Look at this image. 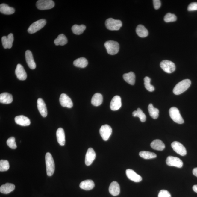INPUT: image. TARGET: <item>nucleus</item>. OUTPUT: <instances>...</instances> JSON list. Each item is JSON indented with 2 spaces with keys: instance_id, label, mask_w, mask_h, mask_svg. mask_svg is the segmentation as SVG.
I'll list each match as a JSON object with an SVG mask.
<instances>
[{
  "instance_id": "nucleus-26",
  "label": "nucleus",
  "mask_w": 197,
  "mask_h": 197,
  "mask_svg": "<svg viewBox=\"0 0 197 197\" xmlns=\"http://www.w3.org/2000/svg\"><path fill=\"white\" fill-rule=\"evenodd\" d=\"M94 187V183L91 180H84L82 181L80 184V188L85 190H91L93 189Z\"/></svg>"
},
{
  "instance_id": "nucleus-43",
  "label": "nucleus",
  "mask_w": 197,
  "mask_h": 197,
  "mask_svg": "<svg viewBox=\"0 0 197 197\" xmlns=\"http://www.w3.org/2000/svg\"><path fill=\"white\" fill-rule=\"evenodd\" d=\"M1 41H2V45L4 49H7L8 48V44L7 42V37L3 36L1 38Z\"/></svg>"
},
{
  "instance_id": "nucleus-30",
  "label": "nucleus",
  "mask_w": 197,
  "mask_h": 197,
  "mask_svg": "<svg viewBox=\"0 0 197 197\" xmlns=\"http://www.w3.org/2000/svg\"><path fill=\"white\" fill-rule=\"evenodd\" d=\"M87 60L84 57L78 58L73 62V65L77 67L84 68L87 66Z\"/></svg>"
},
{
  "instance_id": "nucleus-37",
  "label": "nucleus",
  "mask_w": 197,
  "mask_h": 197,
  "mask_svg": "<svg viewBox=\"0 0 197 197\" xmlns=\"http://www.w3.org/2000/svg\"><path fill=\"white\" fill-rule=\"evenodd\" d=\"M10 168L9 161L6 160H1L0 161V171H7Z\"/></svg>"
},
{
  "instance_id": "nucleus-31",
  "label": "nucleus",
  "mask_w": 197,
  "mask_h": 197,
  "mask_svg": "<svg viewBox=\"0 0 197 197\" xmlns=\"http://www.w3.org/2000/svg\"><path fill=\"white\" fill-rule=\"evenodd\" d=\"M68 43V40L64 34H60L57 38L54 40V43L57 46H63L66 45Z\"/></svg>"
},
{
  "instance_id": "nucleus-20",
  "label": "nucleus",
  "mask_w": 197,
  "mask_h": 197,
  "mask_svg": "<svg viewBox=\"0 0 197 197\" xmlns=\"http://www.w3.org/2000/svg\"><path fill=\"white\" fill-rule=\"evenodd\" d=\"M56 136L59 144L61 146H64L66 143V138L64 130L63 128H58L56 132Z\"/></svg>"
},
{
  "instance_id": "nucleus-42",
  "label": "nucleus",
  "mask_w": 197,
  "mask_h": 197,
  "mask_svg": "<svg viewBox=\"0 0 197 197\" xmlns=\"http://www.w3.org/2000/svg\"><path fill=\"white\" fill-rule=\"evenodd\" d=\"M187 10L190 11L197 10V2L191 3L189 5Z\"/></svg>"
},
{
  "instance_id": "nucleus-12",
  "label": "nucleus",
  "mask_w": 197,
  "mask_h": 197,
  "mask_svg": "<svg viewBox=\"0 0 197 197\" xmlns=\"http://www.w3.org/2000/svg\"><path fill=\"white\" fill-rule=\"evenodd\" d=\"M60 102L61 106L63 107L68 108L72 107L73 104L72 101L67 95L62 93L60 97Z\"/></svg>"
},
{
  "instance_id": "nucleus-28",
  "label": "nucleus",
  "mask_w": 197,
  "mask_h": 197,
  "mask_svg": "<svg viewBox=\"0 0 197 197\" xmlns=\"http://www.w3.org/2000/svg\"><path fill=\"white\" fill-rule=\"evenodd\" d=\"M123 78L125 81L131 85H134L136 81V76L134 73L131 72L123 75Z\"/></svg>"
},
{
  "instance_id": "nucleus-25",
  "label": "nucleus",
  "mask_w": 197,
  "mask_h": 197,
  "mask_svg": "<svg viewBox=\"0 0 197 197\" xmlns=\"http://www.w3.org/2000/svg\"><path fill=\"white\" fill-rule=\"evenodd\" d=\"M0 11L3 14L11 15L14 14L15 10L14 8L10 7L7 4L2 3L0 5Z\"/></svg>"
},
{
  "instance_id": "nucleus-5",
  "label": "nucleus",
  "mask_w": 197,
  "mask_h": 197,
  "mask_svg": "<svg viewBox=\"0 0 197 197\" xmlns=\"http://www.w3.org/2000/svg\"><path fill=\"white\" fill-rule=\"evenodd\" d=\"M46 21L45 19H41L35 22L30 26L28 31L30 34H33L42 29L46 25Z\"/></svg>"
},
{
  "instance_id": "nucleus-18",
  "label": "nucleus",
  "mask_w": 197,
  "mask_h": 197,
  "mask_svg": "<svg viewBox=\"0 0 197 197\" xmlns=\"http://www.w3.org/2000/svg\"><path fill=\"white\" fill-rule=\"evenodd\" d=\"M25 58L27 63L29 67L31 69L36 68V65L33 58L32 53L29 50H27L25 52Z\"/></svg>"
},
{
  "instance_id": "nucleus-11",
  "label": "nucleus",
  "mask_w": 197,
  "mask_h": 197,
  "mask_svg": "<svg viewBox=\"0 0 197 197\" xmlns=\"http://www.w3.org/2000/svg\"><path fill=\"white\" fill-rule=\"evenodd\" d=\"M171 147L174 151L181 156H184L187 154L186 148L184 145L178 142H173L171 144Z\"/></svg>"
},
{
  "instance_id": "nucleus-14",
  "label": "nucleus",
  "mask_w": 197,
  "mask_h": 197,
  "mask_svg": "<svg viewBox=\"0 0 197 197\" xmlns=\"http://www.w3.org/2000/svg\"><path fill=\"white\" fill-rule=\"evenodd\" d=\"M15 73L18 79L21 81H25L26 79V73L24 68L20 64H18L15 71Z\"/></svg>"
},
{
  "instance_id": "nucleus-46",
  "label": "nucleus",
  "mask_w": 197,
  "mask_h": 197,
  "mask_svg": "<svg viewBox=\"0 0 197 197\" xmlns=\"http://www.w3.org/2000/svg\"><path fill=\"white\" fill-rule=\"evenodd\" d=\"M193 191L195 192V193H197V185H195L193 186Z\"/></svg>"
},
{
  "instance_id": "nucleus-8",
  "label": "nucleus",
  "mask_w": 197,
  "mask_h": 197,
  "mask_svg": "<svg viewBox=\"0 0 197 197\" xmlns=\"http://www.w3.org/2000/svg\"><path fill=\"white\" fill-rule=\"evenodd\" d=\"M160 66L165 72L171 73L174 72L176 66L174 63L168 60H164L160 63Z\"/></svg>"
},
{
  "instance_id": "nucleus-13",
  "label": "nucleus",
  "mask_w": 197,
  "mask_h": 197,
  "mask_svg": "<svg viewBox=\"0 0 197 197\" xmlns=\"http://www.w3.org/2000/svg\"><path fill=\"white\" fill-rule=\"evenodd\" d=\"M96 158V153L92 148H88L86 154V158H85V163L87 166H90Z\"/></svg>"
},
{
  "instance_id": "nucleus-9",
  "label": "nucleus",
  "mask_w": 197,
  "mask_h": 197,
  "mask_svg": "<svg viewBox=\"0 0 197 197\" xmlns=\"http://www.w3.org/2000/svg\"><path fill=\"white\" fill-rule=\"evenodd\" d=\"M99 132L103 140L107 141L109 139L112 133V129L109 125H105L101 126Z\"/></svg>"
},
{
  "instance_id": "nucleus-7",
  "label": "nucleus",
  "mask_w": 197,
  "mask_h": 197,
  "mask_svg": "<svg viewBox=\"0 0 197 197\" xmlns=\"http://www.w3.org/2000/svg\"><path fill=\"white\" fill-rule=\"evenodd\" d=\"M54 6V3L52 0H39L36 3L37 7L40 10L51 9Z\"/></svg>"
},
{
  "instance_id": "nucleus-39",
  "label": "nucleus",
  "mask_w": 197,
  "mask_h": 197,
  "mask_svg": "<svg viewBox=\"0 0 197 197\" xmlns=\"http://www.w3.org/2000/svg\"><path fill=\"white\" fill-rule=\"evenodd\" d=\"M7 144L12 149H16L17 148L14 137H12L9 138L7 141Z\"/></svg>"
},
{
  "instance_id": "nucleus-10",
  "label": "nucleus",
  "mask_w": 197,
  "mask_h": 197,
  "mask_svg": "<svg viewBox=\"0 0 197 197\" xmlns=\"http://www.w3.org/2000/svg\"><path fill=\"white\" fill-rule=\"evenodd\" d=\"M167 165L169 166L181 168L183 166V162L179 158L172 156H168L166 158Z\"/></svg>"
},
{
  "instance_id": "nucleus-40",
  "label": "nucleus",
  "mask_w": 197,
  "mask_h": 197,
  "mask_svg": "<svg viewBox=\"0 0 197 197\" xmlns=\"http://www.w3.org/2000/svg\"><path fill=\"white\" fill-rule=\"evenodd\" d=\"M8 48L10 49L13 46V41H14V36L12 33H10L7 37Z\"/></svg>"
},
{
  "instance_id": "nucleus-6",
  "label": "nucleus",
  "mask_w": 197,
  "mask_h": 197,
  "mask_svg": "<svg viewBox=\"0 0 197 197\" xmlns=\"http://www.w3.org/2000/svg\"><path fill=\"white\" fill-rule=\"evenodd\" d=\"M170 116L171 119L178 124H183L184 121L180 114V111L178 108L176 107H172L169 110Z\"/></svg>"
},
{
  "instance_id": "nucleus-15",
  "label": "nucleus",
  "mask_w": 197,
  "mask_h": 197,
  "mask_svg": "<svg viewBox=\"0 0 197 197\" xmlns=\"http://www.w3.org/2000/svg\"><path fill=\"white\" fill-rule=\"evenodd\" d=\"M122 106L121 99L119 96H115L112 99L110 107L113 111H116L120 109Z\"/></svg>"
},
{
  "instance_id": "nucleus-17",
  "label": "nucleus",
  "mask_w": 197,
  "mask_h": 197,
  "mask_svg": "<svg viewBox=\"0 0 197 197\" xmlns=\"http://www.w3.org/2000/svg\"><path fill=\"white\" fill-rule=\"evenodd\" d=\"M37 108L39 112L43 117L47 116L48 112L46 105L44 100L41 98H38L37 101Z\"/></svg>"
},
{
  "instance_id": "nucleus-23",
  "label": "nucleus",
  "mask_w": 197,
  "mask_h": 197,
  "mask_svg": "<svg viewBox=\"0 0 197 197\" xmlns=\"http://www.w3.org/2000/svg\"><path fill=\"white\" fill-rule=\"evenodd\" d=\"M151 148L158 151H162L165 148V145L163 142L160 140H155L151 143Z\"/></svg>"
},
{
  "instance_id": "nucleus-34",
  "label": "nucleus",
  "mask_w": 197,
  "mask_h": 197,
  "mask_svg": "<svg viewBox=\"0 0 197 197\" xmlns=\"http://www.w3.org/2000/svg\"><path fill=\"white\" fill-rule=\"evenodd\" d=\"M139 155L141 157L145 159H152L156 158V154L148 151H141L139 153Z\"/></svg>"
},
{
  "instance_id": "nucleus-32",
  "label": "nucleus",
  "mask_w": 197,
  "mask_h": 197,
  "mask_svg": "<svg viewBox=\"0 0 197 197\" xmlns=\"http://www.w3.org/2000/svg\"><path fill=\"white\" fill-rule=\"evenodd\" d=\"M148 111L149 112L150 116L154 119H156L159 116V111L157 108L154 107L152 104H150L148 105Z\"/></svg>"
},
{
  "instance_id": "nucleus-41",
  "label": "nucleus",
  "mask_w": 197,
  "mask_h": 197,
  "mask_svg": "<svg viewBox=\"0 0 197 197\" xmlns=\"http://www.w3.org/2000/svg\"><path fill=\"white\" fill-rule=\"evenodd\" d=\"M158 197H171L169 192L166 190H161L158 195Z\"/></svg>"
},
{
  "instance_id": "nucleus-33",
  "label": "nucleus",
  "mask_w": 197,
  "mask_h": 197,
  "mask_svg": "<svg viewBox=\"0 0 197 197\" xmlns=\"http://www.w3.org/2000/svg\"><path fill=\"white\" fill-rule=\"evenodd\" d=\"M86 29V26L83 25H75L72 28V30L73 33L76 35H80L82 34Z\"/></svg>"
},
{
  "instance_id": "nucleus-35",
  "label": "nucleus",
  "mask_w": 197,
  "mask_h": 197,
  "mask_svg": "<svg viewBox=\"0 0 197 197\" xmlns=\"http://www.w3.org/2000/svg\"><path fill=\"white\" fill-rule=\"evenodd\" d=\"M133 116L134 117H138L141 122H145L146 120V116L140 108H138L137 111L133 112Z\"/></svg>"
},
{
  "instance_id": "nucleus-1",
  "label": "nucleus",
  "mask_w": 197,
  "mask_h": 197,
  "mask_svg": "<svg viewBox=\"0 0 197 197\" xmlns=\"http://www.w3.org/2000/svg\"><path fill=\"white\" fill-rule=\"evenodd\" d=\"M190 80L187 79L183 80L177 84L173 90L175 94L178 95L184 92L190 87L191 84Z\"/></svg>"
},
{
  "instance_id": "nucleus-24",
  "label": "nucleus",
  "mask_w": 197,
  "mask_h": 197,
  "mask_svg": "<svg viewBox=\"0 0 197 197\" xmlns=\"http://www.w3.org/2000/svg\"><path fill=\"white\" fill-rule=\"evenodd\" d=\"M15 186L13 184L6 183L5 184L1 186L0 187V192L4 194H8L14 191Z\"/></svg>"
},
{
  "instance_id": "nucleus-44",
  "label": "nucleus",
  "mask_w": 197,
  "mask_h": 197,
  "mask_svg": "<svg viewBox=\"0 0 197 197\" xmlns=\"http://www.w3.org/2000/svg\"><path fill=\"white\" fill-rule=\"evenodd\" d=\"M154 7L156 10L159 9L161 6V1L159 0H154L153 1Z\"/></svg>"
},
{
  "instance_id": "nucleus-21",
  "label": "nucleus",
  "mask_w": 197,
  "mask_h": 197,
  "mask_svg": "<svg viewBox=\"0 0 197 197\" xmlns=\"http://www.w3.org/2000/svg\"><path fill=\"white\" fill-rule=\"evenodd\" d=\"M109 191L110 194L113 196H117L119 194L120 192V186L118 184L116 181H113L110 184Z\"/></svg>"
},
{
  "instance_id": "nucleus-36",
  "label": "nucleus",
  "mask_w": 197,
  "mask_h": 197,
  "mask_svg": "<svg viewBox=\"0 0 197 197\" xmlns=\"http://www.w3.org/2000/svg\"><path fill=\"white\" fill-rule=\"evenodd\" d=\"M144 85L145 88L149 92H153L154 90V87L151 84V79L146 76L144 78Z\"/></svg>"
},
{
  "instance_id": "nucleus-16",
  "label": "nucleus",
  "mask_w": 197,
  "mask_h": 197,
  "mask_svg": "<svg viewBox=\"0 0 197 197\" xmlns=\"http://www.w3.org/2000/svg\"><path fill=\"white\" fill-rule=\"evenodd\" d=\"M126 175L128 179L135 182H139L142 180V178L139 175L137 174L133 170L131 169L126 170Z\"/></svg>"
},
{
  "instance_id": "nucleus-2",
  "label": "nucleus",
  "mask_w": 197,
  "mask_h": 197,
  "mask_svg": "<svg viewBox=\"0 0 197 197\" xmlns=\"http://www.w3.org/2000/svg\"><path fill=\"white\" fill-rule=\"evenodd\" d=\"M46 173L48 176H52L55 171V164L52 155L50 153H47L46 155Z\"/></svg>"
},
{
  "instance_id": "nucleus-4",
  "label": "nucleus",
  "mask_w": 197,
  "mask_h": 197,
  "mask_svg": "<svg viewBox=\"0 0 197 197\" xmlns=\"http://www.w3.org/2000/svg\"><path fill=\"white\" fill-rule=\"evenodd\" d=\"M106 28L110 31H118L122 26L121 21L116 20L112 18H109L105 22Z\"/></svg>"
},
{
  "instance_id": "nucleus-3",
  "label": "nucleus",
  "mask_w": 197,
  "mask_h": 197,
  "mask_svg": "<svg viewBox=\"0 0 197 197\" xmlns=\"http://www.w3.org/2000/svg\"><path fill=\"white\" fill-rule=\"evenodd\" d=\"M108 54L111 55L117 54L119 51V45L118 42L113 41H106L104 44Z\"/></svg>"
},
{
  "instance_id": "nucleus-38",
  "label": "nucleus",
  "mask_w": 197,
  "mask_h": 197,
  "mask_svg": "<svg viewBox=\"0 0 197 197\" xmlns=\"http://www.w3.org/2000/svg\"><path fill=\"white\" fill-rule=\"evenodd\" d=\"M177 20V17L174 14H171V13H168L165 15L164 18V20L166 22H173L176 21Z\"/></svg>"
},
{
  "instance_id": "nucleus-45",
  "label": "nucleus",
  "mask_w": 197,
  "mask_h": 197,
  "mask_svg": "<svg viewBox=\"0 0 197 197\" xmlns=\"http://www.w3.org/2000/svg\"><path fill=\"white\" fill-rule=\"evenodd\" d=\"M193 175L197 177V168L193 169Z\"/></svg>"
},
{
  "instance_id": "nucleus-29",
  "label": "nucleus",
  "mask_w": 197,
  "mask_h": 197,
  "mask_svg": "<svg viewBox=\"0 0 197 197\" xmlns=\"http://www.w3.org/2000/svg\"><path fill=\"white\" fill-rule=\"evenodd\" d=\"M137 34L140 37L145 38L148 35V30L145 27L142 25H139L137 26L136 29Z\"/></svg>"
},
{
  "instance_id": "nucleus-22",
  "label": "nucleus",
  "mask_w": 197,
  "mask_h": 197,
  "mask_svg": "<svg viewBox=\"0 0 197 197\" xmlns=\"http://www.w3.org/2000/svg\"><path fill=\"white\" fill-rule=\"evenodd\" d=\"M13 97L12 95L7 93H4L0 95V102L3 104H9L12 102Z\"/></svg>"
},
{
  "instance_id": "nucleus-27",
  "label": "nucleus",
  "mask_w": 197,
  "mask_h": 197,
  "mask_svg": "<svg viewBox=\"0 0 197 197\" xmlns=\"http://www.w3.org/2000/svg\"><path fill=\"white\" fill-rule=\"evenodd\" d=\"M103 96L101 93H95L91 99V103L93 106H98L101 105L103 102Z\"/></svg>"
},
{
  "instance_id": "nucleus-19",
  "label": "nucleus",
  "mask_w": 197,
  "mask_h": 197,
  "mask_svg": "<svg viewBox=\"0 0 197 197\" xmlns=\"http://www.w3.org/2000/svg\"><path fill=\"white\" fill-rule=\"evenodd\" d=\"M15 121L16 124L23 126H29L31 123L29 118L22 115L16 116Z\"/></svg>"
}]
</instances>
